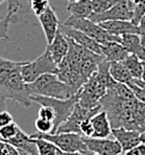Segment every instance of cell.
I'll use <instances>...</instances> for the list:
<instances>
[{"label":"cell","mask_w":145,"mask_h":155,"mask_svg":"<svg viewBox=\"0 0 145 155\" xmlns=\"http://www.w3.org/2000/svg\"><path fill=\"white\" fill-rule=\"evenodd\" d=\"M137 103V97L126 84L114 82L99 105L108 114L112 129L123 127L134 130V112Z\"/></svg>","instance_id":"6da1fadb"},{"label":"cell","mask_w":145,"mask_h":155,"mask_svg":"<svg viewBox=\"0 0 145 155\" xmlns=\"http://www.w3.org/2000/svg\"><path fill=\"white\" fill-rule=\"evenodd\" d=\"M25 63L0 57V105H4L5 100L10 99L27 108L31 106L27 84L21 76V67Z\"/></svg>","instance_id":"7a4b0ae2"},{"label":"cell","mask_w":145,"mask_h":155,"mask_svg":"<svg viewBox=\"0 0 145 155\" xmlns=\"http://www.w3.org/2000/svg\"><path fill=\"white\" fill-rule=\"evenodd\" d=\"M110 62L103 60L98 65L96 72L84 84L78 93L77 103L86 109H93L100 106L99 102L106 93L108 88L114 83L109 71Z\"/></svg>","instance_id":"3957f363"},{"label":"cell","mask_w":145,"mask_h":155,"mask_svg":"<svg viewBox=\"0 0 145 155\" xmlns=\"http://www.w3.org/2000/svg\"><path fill=\"white\" fill-rule=\"evenodd\" d=\"M27 91L29 95H41L53 99L67 100L73 97L75 92L70 86L61 81L54 74H46L38 78L35 82L27 84ZM79 92V91H78Z\"/></svg>","instance_id":"277c9868"},{"label":"cell","mask_w":145,"mask_h":155,"mask_svg":"<svg viewBox=\"0 0 145 155\" xmlns=\"http://www.w3.org/2000/svg\"><path fill=\"white\" fill-rule=\"evenodd\" d=\"M78 93L74 94L70 99L67 100H60L53 99V97H41V95H33L30 97V100L35 103L40 104L41 106H48L54 111V120H53V131L52 133H55L58 127L67 120L72 113L74 109V106L78 102Z\"/></svg>","instance_id":"5b68a950"},{"label":"cell","mask_w":145,"mask_h":155,"mask_svg":"<svg viewBox=\"0 0 145 155\" xmlns=\"http://www.w3.org/2000/svg\"><path fill=\"white\" fill-rule=\"evenodd\" d=\"M56 70H58V64L51 58L50 52L45 49L44 54H41L38 59L31 61V62H26L22 66L21 76L26 84H30L43 74H55Z\"/></svg>","instance_id":"8992f818"},{"label":"cell","mask_w":145,"mask_h":155,"mask_svg":"<svg viewBox=\"0 0 145 155\" xmlns=\"http://www.w3.org/2000/svg\"><path fill=\"white\" fill-rule=\"evenodd\" d=\"M30 137H40L52 143L60 151L65 153L70 152H85L88 150L84 142V136L77 133H37L31 134Z\"/></svg>","instance_id":"52a82bcc"},{"label":"cell","mask_w":145,"mask_h":155,"mask_svg":"<svg viewBox=\"0 0 145 155\" xmlns=\"http://www.w3.org/2000/svg\"><path fill=\"white\" fill-rule=\"evenodd\" d=\"M63 24L83 31L84 34L89 36L90 38L98 42L99 44L109 42V41H114V42L120 43V41H121V37L111 35L106 31H105L99 24L91 21L90 19H84V18H76L73 17V16H70Z\"/></svg>","instance_id":"ba28073f"},{"label":"cell","mask_w":145,"mask_h":155,"mask_svg":"<svg viewBox=\"0 0 145 155\" xmlns=\"http://www.w3.org/2000/svg\"><path fill=\"white\" fill-rule=\"evenodd\" d=\"M136 1L134 0H119L113 8L102 14H92L89 19L99 24L111 20H128L132 21L134 17Z\"/></svg>","instance_id":"9c48e42d"},{"label":"cell","mask_w":145,"mask_h":155,"mask_svg":"<svg viewBox=\"0 0 145 155\" xmlns=\"http://www.w3.org/2000/svg\"><path fill=\"white\" fill-rule=\"evenodd\" d=\"M101 110V106H98L93 109H86L81 107L78 103L74 106V109L69 117L56 130L55 133H77L80 134V126L81 122L87 118H91L96 113H98ZM81 135V134H80Z\"/></svg>","instance_id":"30bf717a"},{"label":"cell","mask_w":145,"mask_h":155,"mask_svg":"<svg viewBox=\"0 0 145 155\" xmlns=\"http://www.w3.org/2000/svg\"><path fill=\"white\" fill-rule=\"evenodd\" d=\"M84 142L88 150L99 155H122L123 151L116 140L109 138L84 137Z\"/></svg>","instance_id":"8fae6325"},{"label":"cell","mask_w":145,"mask_h":155,"mask_svg":"<svg viewBox=\"0 0 145 155\" xmlns=\"http://www.w3.org/2000/svg\"><path fill=\"white\" fill-rule=\"evenodd\" d=\"M61 33L64 36H66L67 38L73 40L75 43H77L80 46L85 47V48L89 49L93 52L97 54H101V46L98 42H96L95 40H93L92 38H90L89 36H87L86 34H84L83 31H77V29L73 28V27L67 26L65 24H60ZM102 56V54H101Z\"/></svg>","instance_id":"7c38bea8"},{"label":"cell","mask_w":145,"mask_h":155,"mask_svg":"<svg viewBox=\"0 0 145 155\" xmlns=\"http://www.w3.org/2000/svg\"><path fill=\"white\" fill-rule=\"evenodd\" d=\"M38 19H39V22L43 28V31H44L47 44H50L55 37L56 33L58 31V28H60L61 23L58 21V16L53 11V8L49 5L48 8L45 11V13L39 16Z\"/></svg>","instance_id":"4fadbf2b"},{"label":"cell","mask_w":145,"mask_h":155,"mask_svg":"<svg viewBox=\"0 0 145 155\" xmlns=\"http://www.w3.org/2000/svg\"><path fill=\"white\" fill-rule=\"evenodd\" d=\"M112 135L120 143L123 153L142 143V137L140 132L136 131V130L125 129L123 127L112 129Z\"/></svg>","instance_id":"5bb4252c"},{"label":"cell","mask_w":145,"mask_h":155,"mask_svg":"<svg viewBox=\"0 0 145 155\" xmlns=\"http://www.w3.org/2000/svg\"><path fill=\"white\" fill-rule=\"evenodd\" d=\"M99 25L109 34L118 36V37L128 35V34H138L139 35L138 25L134 24L132 21H128V20H111V21L101 22L99 23Z\"/></svg>","instance_id":"9a60e30c"},{"label":"cell","mask_w":145,"mask_h":155,"mask_svg":"<svg viewBox=\"0 0 145 155\" xmlns=\"http://www.w3.org/2000/svg\"><path fill=\"white\" fill-rule=\"evenodd\" d=\"M46 49L50 52L51 58L53 59L54 62L58 64L67 57L68 49H69V42L67 37L63 35L58 29L52 42L50 44H47Z\"/></svg>","instance_id":"2e32d148"},{"label":"cell","mask_w":145,"mask_h":155,"mask_svg":"<svg viewBox=\"0 0 145 155\" xmlns=\"http://www.w3.org/2000/svg\"><path fill=\"white\" fill-rule=\"evenodd\" d=\"M93 135L95 138H108L112 134V126L105 110L101 109L98 113L91 117Z\"/></svg>","instance_id":"e0dca14e"},{"label":"cell","mask_w":145,"mask_h":155,"mask_svg":"<svg viewBox=\"0 0 145 155\" xmlns=\"http://www.w3.org/2000/svg\"><path fill=\"white\" fill-rule=\"evenodd\" d=\"M101 46V54L105 57V60L108 62H122L126 57L128 56V52L122 46L121 43L109 41L100 44Z\"/></svg>","instance_id":"ac0fdd59"},{"label":"cell","mask_w":145,"mask_h":155,"mask_svg":"<svg viewBox=\"0 0 145 155\" xmlns=\"http://www.w3.org/2000/svg\"><path fill=\"white\" fill-rule=\"evenodd\" d=\"M120 43L130 54H135L141 61L145 62V45L142 43L138 34H128L121 36Z\"/></svg>","instance_id":"d6986e66"},{"label":"cell","mask_w":145,"mask_h":155,"mask_svg":"<svg viewBox=\"0 0 145 155\" xmlns=\"http://www.w3.org/2000/svg\"><path fill=\"white\" fill-rule=\"evenodd\" d=\"M6 143L12 145L18 151H24L31 155H39L35 140L31 138L30 135H27L25 132H23L21 129L19 130V132H18V134L15 137L12 138L10 142Z\"/></svg>","instance_id":"ffe728a7"},{"label":"cell","mask_w":145,"mask_h":155,"mask_svg":"<svg viewBox=\"0 0 145 155\" xmlns=\"http://www.w3.org/2000/svg\"><path fill=\"white\" fill-rule=\"evenodd\" d=\"M67 11L71 16L76 18L89 19L93 14V8L91 0H78L75 2H69L67 5Z\"/></svg>","instance_id":"44dd1931"},{"label":"cell","mask_w":145,"mask_h":155,"mask_svg":"<svg viewBox=\"0 0 145 155\" xmlns=\"http://www.w3.org/2000/svg\"><path fill=\"white\" fill-rule=\"evenodd\" d=\"M109 71L112 79L117 83L128 84L133 81V77L122 62H111Z\"/></svg>","instance_id":"7402d4cb"},{"label":"cell","mask_w":145,"mask_h":155,"mask_svg":"<svg viewBox=\"0 0 145 155\" xmlns=\"http://www.w3.org/2000/svg\"><path fill=\"white\" fill-rule=\"evenodd\" d=\"M123 65L128 68L130 74H132L133 79L141 80L142 72H143V61H141L135 54H128L123 61Z\"/></svg>","instance_id":"603a6c76"},{"label":"cell","mask_w":145,"mask_h":155,"mask_svg":"<svg viewBox=\"0 0 145 155\" xmlns=\"http://www.w3.org/2000/svg\"><path fill=\"white\" fill-rule=\"evenodd\" d=\"M134 130L145 133V103L138 101L134 112Z\"/></svg>","instance_id":"cb8c5ba5"},{"label":"cell","mask_w":145,"mask_h":155,"mask_svg":"<svg viewBox=\"0 0 145 155\" xmlns=\"http://www.w3.org/2000/svg\"><path fill=\"white\" fill-rule=\"evenodd\" d=\"M33 140H35L39 155H58V149L52 143L40 137H35Z\"/></svg>","instance_id":"d4e9b609"},{"label":"cell","mask_w":145,"mask_h":155,"mask_svg":"<svg viewBox=\"0 0 145 155\" xmlns=\"http://www.w3.org/2000/svg\"><path fill=\"white\" fill-rule=\"evenodd\" d=\"M20 130V127L15 122L0 128V142L8 143L12 138L15 137Z\"/></svg>","instance_id":"484cf974"},{"label":"cell","mask_w":145,"mask_h":155,"mask_svg":"<svg viewBox=\"0 0 145 155\" xmlns=\"http://www.w3.org/2000/svg\"><path fill=\"white\" fill-rule=\"evenodd\" d=\"M119 0H91L93 14H102L115 5Z\"/></svg>","instance_id":"4316f807"},{"label":"cell","mask_w":145,"mask_h":155,"mask_svg":"<svg viewBox=\"0 0 145 155\" xmlns=\"http://www.w3.org/2000/svg\"><path fill=\"white\" fill-rule=\"evenodd\" d=\"M28 1L29 5H30V10L33 11V15L37 16V17L45 13V11L50 5L49 0H28Z\"/></svg>","instance_id":"83f0119b"},{"label":"cell","mask_w":145,"mask_h":155,"mask_svg":"<svg viewBox=\"0 0 145 155\" xmlns=\"http://www.w3.org/2000/svg\"><path fill=\"white\" fill-rule=\"evenodd\" d=\"M16 16L11 15V14H6L4 19L0 22V40L1 39H5L8 40V25H10L11 22H16Z\"/></svg>","instance_id":"f1b7e54d"},{"label":"cell","mask_w":145,"mask_h":155,"mask_svg":"<svg viewBox=\"0 0 145 155\" xmlns=\"http://www.w3.org/2000/svg\"><path fill=\"white\" fill-rule=\"evenodd\" d=\"M35 127L38 130L39 133L43 134H48V133H52L53 131V122L50 120H42V118L38 117L35 122Z\"/></svg>","instance_id":"f546056e"},{"label":"cell","mask_w":145,"mask_h":155,"mask_svg":"<svg viewBox=\"0 0 145 155\" xmlns=\"http://www.w3.org/2000/svg\"><path fill=\"white\" fill-rule=\"evenodd\" d=\"M145 15V0H136L135 10H134V17L132 22L138 25L141 18Z\"/></svg>","instance_id":"4dcf8cb0"},{"label":"cell","mask_w":145,"mask_h":155,"mask_svg":"<svg viewBox=\"0 0 145 155\" xmlns=\"http://www.w3.org/2000/svg\"><path fill=\"white\" fill-rule=\"evenodd\" d=\"M79 130H80V134L84 137H92L93 135V126L91 118H87V120H83L79 126Z\"/></svg>","instance_id":"1f68e13d"},{"label":"cell","mask_w":145,"mask_h":155,"mask_svg":"<svg viewBox=\"0 0 145 155\" xmlns=\"http://www.w3.org/2000/svg\"><path fill=\"white\" fill-rule=\"evenodd\" d=\"M38 117L42 118V120H46L53 122L55 115H54V111L50 108V107L42 106L39 109V112H38Z\"/></svg>","instance_id":"d6a6232c"},{"label":"cell","mask_w":145,"mask_h":155,"mask_svg":"<svg viewBox=\"0 0 145 155\" xmlns=\"http://www.w3.org/2000/svg\"><path fill=\"white\" fill-rule=\"evenodd\" d=\"M126 85L131 88V90L133 91V93L135 94V97H137L138 101L142 102V103H145V90L144 89H142L140 86L135 84L133 81L130 82L128 84H126Z\"/></svg>","instance_id":"836d02e7"},{"label":"cell","mask_w":145,"mask_h":155,"mask_svg":"<svg viewBox=\"0 0 145 155\" xmlns=\"http://www.w3.org/2000/svg\"><path fill=\"white\" fill-rule=\"evenodd\" d=\"M0 155H19V151L10 143L0 142Z\"/></svg>","instance_id":"e575fe53"},{"label":"cell","mask_w":145,"mask_h":155,"mask_svg":"<svg viewBox=\"0 0 145 155\" xmlns=\"http://www.w3.org/2000/svg\"><path fill=\"white\" fill-rule=\"evenodd\" d=\"M22 8L19 0H8V13L11 15L16 16V14L19 12V10Z\"/></svg>","instance_id":"d590c367"},{"label":"cell","mask_w":145,"mask_h":155,"mask_svg":"<svg viewBox=\"0 0 145 155\" xmlns=\"http://www.w3.org/2000/svg\"><path fill=\"white\" fill-rule=\"evenodd\" d=\"M123 155H145V142H142L131 150L124 152Z\"/></svg>","instance_id":"8d00e7d4"},{"label":"cell","mask_w":145,"mask_h":155,"mask_svg":"<svg viewBox=\"0 0 145 155\" xmlns=\"http://www.w3.org/2000/svg\"><path fill=\"white\" fill-rule=\"evenodd\" d=\"M138 28H139V36L141 38L142 43L145 45V15L141 18V20L138 23Z\"/></svg>","instance_id":"74e56055"},{"label":"cell","mask_w":145,"mask_h":155,"mask_svg":"<svg viewBox=\"0 0 145 155\" xmlns=\"http://www.w3.org/2000/svg\"><path fill=\"white\" fill-rule=\"evenodd\" d=\"M133 82L135 84H137L138 86H140L142 89L145 90V82L144 81H142V80H138V79H133Z\"/></svg>","instance_id":"f35d334b"},{"label":"cell","mask_w":145,"mask_h":155,"mask_svg":"<svg viewBox=\"0 0 145 155\" xmlns=\"http://www.w3.org/2000/svg\"><path fill=\"white\" fill-rule=\"evenodd\" d=\"M63 155H84L81 152H70V153H65L63 152Z\"/></svg>","instance_id":"ab89813d"},{"label":"cell","mask_w":145,"mask_h":155,"mask_svg":"<svg viewBox=\"0 0 145 155\" xmlns=\"http://www.w3.org/2000/svg\"><path fill=\"white\" fill-rule=\"evenodd\" d=\"M84 155H99V154H97V153H94V152H91V151H89V150H87V151H85V152H81Z\"/></svg>","instance_id":"60d3db41"},{"label":"cell","mask_w":145,"mask_h":155,"mask_svg":"<svg viewBox=\"0 0 145 155\" xmlns=\"http://www.w3.org/2000/svg\"><path fill=\"white\" fill-rule=\"evenodd\" d=\"M142 81L145 82V62L143 61V72H142V78H141Z\"/></svg>","instance_id":"b9f144b4"},{"label":"cell","mask_w":145,"mask_h":155,"mask_svg":"<svg viewBox=\"0 0 145 155\" xmlns=\"http://www.w3.org/2000/svg\"><path fill=\"white\" fill-rule=\"evenodd\" d=\"M19 155H31V154L26 153V152H24V151H19Z\"/></svg>","instance_id":"7bdbcfd3"},{"label":"cell","mask_w":145,"mask_h":155,"mask_svg":"<svg viewBox=\"0 0 145 155\" xmlns=\"http://www.w3.org/2000/svg\"><path fill=\"white\" fill-rule=\"evenodd\" d=\"M141 137H142V142H145V133L141 134Z\"/></svg>","instance_id":"ee69618b"},{"label":"cell","mask_w":145,"mask_h":155,"mask_svg":"<svg viewBox=\"0 0 145 155\" xmlns=\"http://www.w3.org/2000/svg\"><path fill=\"white\" fill-rule=\"evenodd\" d=\"M58 155H63V152H62V151H60V150H58Z\"/></svg>","instance_id":"f6af8a7d"},{"label":"cell","mask_w":145,"mask_h":155,"mask_svg":"<svg viewBox=\"0 0 145 155\" xmlns=\"http://www.w3.org/2000/svg\"><path fill=\"white\" fill-rule=\"evenodd\" d=\"M3 19H4V18L2 17V16H1V14H0V22H1V21H2V20H3Z\"/></svg>","instance_id":"bcb514c9"},{"label":"cell","mask_w":145,"mask_h":155,"mask_svg":"<svg viewBox=\"0 0 145 155\" xmlns=\"http://www.w3.org/2000/svg\"><path fill=\"white\" fill-rule=\"evenodd\" d=\"M67 1H69V2H75V1H78V0H67Z\"/></svg>","instance_id":"7dc6e473"},{"label":"cell","mask_w":145,"mask_h":155,"mask_svg":"<svg viewBox=\"0 0 145 155\" xmlns=\"http://www.w3.org/2000/svg\"><path fill=\"white\" fill-rule=\"evenodd\" d=\"M4 1H8V0H0V4H2Z\"/></svg>","instance_id":"c3c4849f"},{"label":"cell","mask_w":145,"mask_h":155,"mask_svg":"<svg viewBox=\"0 0 145 155\" xmlns=\"http://www.w3.org/2000/svg\"><path fill=\"white\" fill-rule=\"evenodd\" d=\"M122 155H123V154H122Z\"/></svg>","instance_id":"681fc988"}]
</instances>
